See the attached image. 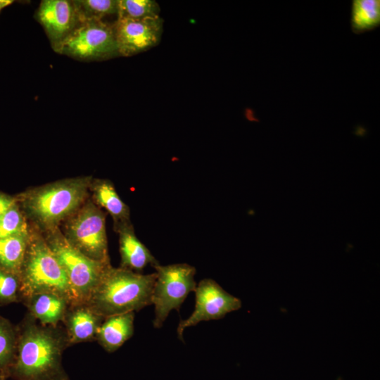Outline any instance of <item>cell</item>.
I'll return each mask as SVG.
<instances>
[{
    "mask_svg": "<svg viewBox=\"0 0 380 380\" xmlns=\"http://www.w3.org/2000/svg\"><path fill=\"white\" fill-rule=\"evenodd\" d=\"M18 329L10 376L15 380H70L62 363L63 353L70 346L65 329L42 324L27 313Z\"/></svg>",
    "mask_w": 380,
    "mask_h": 380,
    "instance_id": "obj_1",
    "label": "cell"
},
{
    "mask_svg": "<svg viewBox=\"0 0 380 380\" xmlns=\"http://www.w3.org/2000/svg\"><path fill=\"white\" fill-rule=\"evenodd\" d=\"M93 177L63 179L26 189L16 196L30 225L40 232L60 227L89 198Z\"/></svg>",
    "mask_w": 380,
    "mask_h": 380,
    "instance_id": "obj_2",
    "label": "cell"
},
{
    "mask_svg": "<svg viewBox=\"0 0 380 380\" xmlns=\"http://www.w3.org/2000/svg\"><path fill=\"white\" fill-rule=\"evenodd\" d=\"M156 279V272L143 274L110 265L84 303L104 318L139 311L151 305Z\"/></svg>",
    "mask_w": 380,
    "mask_h": 380,
    "instance_id": "obj_3",
    "label": "cell"
},
{
    "mask_svg": "<svg viewBox=\"0 0 380 380\" xmlns=\"http://www.w3.org/2000/svg\"><path fill=\"white\" fill-rule=\"evenodd\" d=\"M21 301L37 293L51 292L77 304L68 278L42 232L30 225V239L20 271Z\"/></svg>",
    "mask_w": 380,
    "mask_h": 380,
    "instance_id": "obj_4",
    "label": "cell"
},
{
    "mask_svg": "<svg viewBox=\"0 0 380 380\" xmlns=\"http://www.w3.org/2000/svg\"><path fill=\"white\" fill-rule=\"evenodd\" d=\"M41 232L65 271L77 303H85L110 262L93 260L83 255L67 241L60 227Z\"/></svg>",
    "mask_w": 380,
    "mask_h": 380,
    "instance_id": "obj_5",
    "label": "cell"
},
{
    "mask_svg": "<svg viewBox=\"0 0 380 380\" xmlns=\"http://www.w3.org/2000/svg\"><path fill=\"white\" fill-rule=\"evenodd\" d=\"M106 213L89 198L60 227L67 241L87 258L110 262L106 227Z\"/></svg>",
    "mask_w": 380,
    "mask_h": 380,
    "instance_id": "obj_6",
    "label": "cell"
},
{
    "mask_svg": "<svg viewBox=\"0 0 380 380\" xmlns=\"http://www.w3.org/2000/svg\"><path fill=\"white\" fill-rule=\"evenodd\" d=\"M156 279L151 295V304L155 307L153 327L160 328L172 310L179 311L188 294L194 291L196 268L186 263L168 265L160 264L153 267Z\"/></svg>",
    "mask_w": 380,
    "mask_h": 380,
    "instance_id": "obj_7",
    "label": "cell"
},
{
    "mask_svg": "<svg viewBox=\"0 0 380 380\" xmlns=\"http://www.w3.org/2000/svg\"><path fill=\"white\" fill-rule=\"evenodd\" d=\"M85 61L106 60L120 56L113 25L103 20H83L55 50Z\"/></svg>",
    "mask_w": 380,
    "mask_h": 380,
    "instance_id": "obj_8",
    "label": "cell"
},
{
    "mask_svg": "<svg viewBox=\"0 0 380 380\" xmlns=\"http://www.w3.org/2000/svg\"><path fill=\"white\" fill-rule=\"evenodd\" d=\"M195 308L186 319L180 321L177 332L178 338L184 341L185 329L196 325L202 321L223 318L227 313L241 308L239 298L224 291L215 281L204 279L196 285Z\"/></svg>",
    "mask_w": 380,
    "mask_h": 380,
    "instance_id": "obj_9",
    "label": "cell"
},
{
    "mask_svg": "<svg viewBox=\"0 0 380 380\" xmlns=\"http://www.w3.org/2000/svg\"><path fill=\"white\" fill-rule=\"evenodd\" d=\"M120 56H131L157 46L162 37L163 19L118 18L112 25Z\"/></svg>",
    "mask_w": 380,
    "mask_h": 380,
    "instance_id": "obj_10",
    "label": "cell"
},
{
    "mask_svg": "<svg viewBox=\"0 0 380 380\" xmlns=\"http://www.w3.org/2000/svg\"><path fill=\"white\" fill-rule=\"evenodd\" d=\"M53 50L68 37L82 22L73 1L43 0L35 14Z\"/></svg>",
    "mask_w": 380,
    "mask_h": 380,
    "instance_id": "obj_11",
    "label": "cell"
},
{
    "mask_svg": "<svg viewBox=\"0 0 380 380\" xmlns=\"http://www.w3.org/2000/svg\"><path fill=\"white\" fill-rule=\"evenodd\" d=\"M104 319L86 303L70 305L62 321L70 345L96 341Z\"/></svg>",
    "mask_w": 380,
    "mask_h": 380,
    "instance_id": "obj_12",
    "label": "cell"
},
{
    "mask_svg": "<svg viewBox=\"0 0 380 380\" xmlns=\"http://www.w3.org/2000/svg\"><path fill=\"white\" fill-rule=\"evenodd\" d=\"M89 198L111 216L115 231L132 224L129 206L119 196L113 183L109 179L93 178L89 187Z\"/></svg>",
    "mask_w": 380,
    "mask_h": 380,
    "instance_id": "obj_13",
    "label": "cell"
},
{
    "mask_svg": "<svg viewBox=\"0 0 380 380\" xmlns=\"http://www.w3.org/2000/svg\"><path fill=\"white\" fill-rule=\"evenodd\" d=\"M120 267L141 273L148 265L159 264L147 247L137 237L132 224L118 228Z\"/></svg>",
    "mask_w": 380,
    "mask_h": 380,
    "instance_id": "obj_14",
    "label": "cell"
},
{
    "mask_svg": "<svg viewBox=\"0 0 380 380\" xmlns=\"http://www.w3.org/2000/svg\"><path fill=\"white\" fill-rule=\"evenodd\" d=\"M22 302L32 317L42 324L50 326H58L71 305L63 296L51 292L32 294Z\"/></svg>",
    "mask_w": 380,
    "mask_h": 380,
    "instance_id": "obj_15",
    "label": "cell"
},
{
    "mask_svg": "<svg viewBox=\"0 0 380 380\" xmlns=\"http://www.w3.org/2000/svg\"><path fill=\"white\" fill-rule=\"evenodd\" d=\"M134 312L106 317L96 334V341L107 352L113 353L134 334Z\"/></svg>",
    "mask_w": 380,
    "mask_h": 380,
    "instance_id": "obj_16",
    "label": "cell"
},
{
    "mask_svg": "<svg viewBox=\"0 0 380 380\" xmlns=\"http://www.w3.org/2000/svg\"><path fill=\"white\" fill-rule=\"evenodd\" d=\"M30 234V228L27 232L0 239V267L20 275Z\"/></svg>",
    "mask_w": 380,
    "mask_h": 380,
    "instance_id": "obj_17",
    "label": "cell"
},
{
    "mask_svg": "<svg viewBox=\"0 0 380 380\" xmlns=\"http://www.w3.org/2000/svg\"><path fill=\"white\" fill-rule=\"evenodd\" d=\"M380 25L379 0H353L350 27L353 33L372 31Z\"/></svg>",
    "mask_w": 380,
    "mask_h": 380,
    "instance_id": "obj_18",
    "label": "cell"
},
{
    "mask_svg": "<svg viewBox=\"0 0 380 380\" xmlns=\"http://www.w3.org/2000/svg\"><path fill=\"white\" fill-rule=\"evenodd\" d=\"M18 336V327L0 315V374L3 380L10 376Z\"/></svg>",
    "mask_w": 380,
    "mask_h": 380,
    "instance_id": "obj_19",
    "label": "cell"
},
{
    "mask_svg": "<svg viewBox=\"0 0 380 380\" xmlns=\"http://www.w3.org/2000/svg\"><path fill=\"white\" fill-rule=\"evenodd\" d=\"M80 16L83 20H102L104 17L118 13V0L73 1Z\"/></svg>",
    "mask_w": 380,
    "mask_h": 380,
    "instance_id": "obj_20",
    "label": "cell"
},
{
    "mask_svg": "<svg viewBox=\"0 0 380 380\" xmlns=\"http://www.w3.org/2000/svg\"><path fill=\"white\" fill-rule=\"evenodd\" d=\"M30 228L18 202L0 215V239L27 232Z\"/></svg>",
    "mask_w": 380,
    "mask_h": 380,
    "instance_id": "obj_21",
    "label": "cell"
},
{
    "mask_svg": "<svg viewBox=\"0 0 380 380\" xmlns=\"http://www.w3.org/2000/svg\"><path fill=\"white\" fill-rule=\"evenodd\" d=\"M160 8L154 0H118V18L141 19L159 15Z\"/></svg>",
    "mask_w": 380,
    "mask_h": 380,
    "instance_id": "obj_22",
    "label": "cell"
},
{
    "mask_svg": "<svg viewBox=\"0 0 380 380\" xmlns=\"http://www.w3.org/2000/svg\"><path fill=\"white\" fill-rule=\"evenodd\" d=\"M20 275L0 267V304L21 301Z\"/></svg>",
    "mask_w": 380,
    "mask_h": 380,
    "instance_id": "obj_23",
    "label": "cell"
},
{
    "mask_svg": "<svg viewBox=\"0 0 380 380\" xmlns=\"http://www.w3.org/2000/svg\"><path fill=\"white\" fill-rule=\"evenodd\" d=\"M17 202L16 196L0 191V215Z\"/></svg>",
    "mask_w": 380,
    "mask_h": 380,
    "instance_id": "obj_24",
    "label": "cell"
},
{
    "mask_svg": "<svg viewBox=\"0 0 380 380\" xmlns=\"http://www.w3.org/2000/svg\"><path fill=\"white\" fill-rule=\"evenodd\" d=\"M15 1L13 0H0V13L6 7L13 4Z\"/></svg>",
    "mask_w": 380,
    "mask_h": 380,
    "instance_id": "obj_25",
    "label": "cell"
},
{
    "mask_svg": "<svg viewBox=\"0 0 380 380\" xmlns=\"http://www.w3.org/2000/svg\"><path fill=\"white\" fill-rule=\"evenodd\" d=\"M0 380H3V379H2V376H1V374H0Z\"/></svg>",
    "mask_w": 380,
    "mask_h": 380,
    "instance_id": "obj_26",
    "label": "cell"
}]
</instances>
